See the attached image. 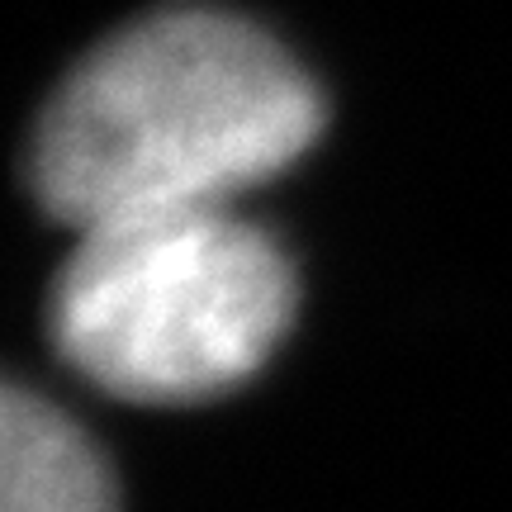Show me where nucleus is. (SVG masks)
Wrapping results in <instances>:
<instances>
[{"mask_svg":"<svg viewBox=\"0 0 512 512\" xmlns=\"http://www.w3.org/2000/svg\"><path fill=\"white\" fill-rule=\"evenodd\" d=\"M323 91L261 24L176 0L105 34L29 138V190L72 233L147 214L228 209L323 133Z\"/></svg>","mask_w":512,"mask_h":512,"instance_id":"nucleus-1","label":"nucleus"},{"mask_svg":"<svg viewBox=\"0 0 512 512\" xmlns=\"http://www.w3.org/2000/svg\"><path fill=\"white\" fill-rule=\"evenodd\" d=\"M294 266L233 209H181L76 233L48 290L62 361L133 403L238 389L294 323Z\"/></svg>","mask_w":512,"mask_h":512,"instance_id":"nucleus-2","label":"nucleus"},{"mask_svg":"<svg viewBox=\"0 0 512 512\" xmlns=\"http://www.w3.org/2000/svg\"><path fill=\"white\" fill-rule=\"evenodd\" d=\"M0 512H114L95 441L24 384L0 399Z\"/></svg>","mask_w":512,"mask_h":512,"instance_id":"nucleus-3","label":"nucleus"}]
</instances>
